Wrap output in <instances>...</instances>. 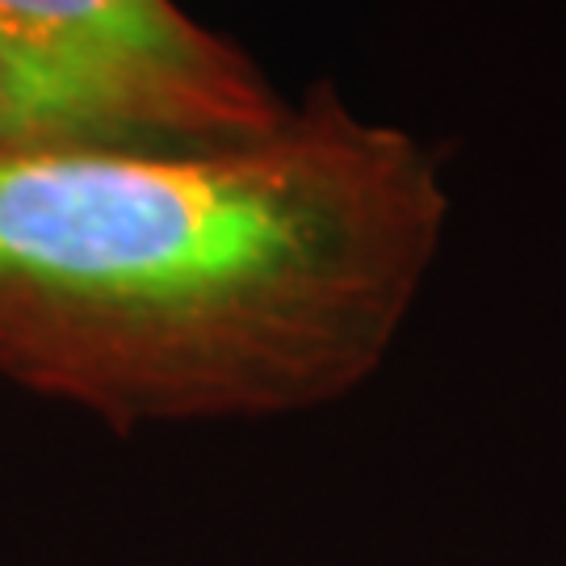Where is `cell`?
I'll return each instance as SVG.
<instances>
[{
  "instance_id": "6da1fadb",
  "label": "cell",
  "mask_w": 566,
  "mask_h": 566,
  "mask_svg": "<svg viewBox=\"0 0 566 566\" xmlns=\"http://www.w3.org/2000/svg\"><path fill=\"white\" fill-rule=\"evenodd\" d=\"M449 227L441 160L332 84L261 139L0 151V378L135 432L365 386Z\"/></svg>"
},
{
  "instance_id": "7a4b0ae2",
  "label": "cell",
  "mask_w": 566,
  "mask_h": 566,
  "mask_svg": "<svg viewBox=\"0 0 566 566\" xmlns=\"http://www.w3.org/2000/svg\"><path fill=\"white\" fill-rule=\"evenodd\" d=\"M0 72L42 147H214L294 109L172 0H0Z\"/></svg>"
},
{
  "instance_id": "3957f363",
  "label": "cell",
  "mask_w": 566,
  "mask_h": 566,
  "mask_svg": "<svg viewBox=\"0 0 566 566\" xmlns=\"http://www.w3.org/2000/svg\"><path fill=\"white\" fill-rule=\"evenodd\" d=\"M9 147H42V135L30 118V109L13 93V84L0 72V151H9Z\"/></svg>"
}]
</instances>
